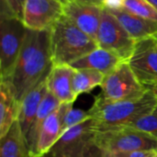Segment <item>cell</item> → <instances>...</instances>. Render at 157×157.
I'll list each match as a JSON object with an SVG mask.
<instances>
[{
  "label": "cell",
  "instance_id": "obj_1",
  "mask_svg": "<svg viewBox=\"0 0 157 157\" xmlns=\"http://www.w3.org/2000/svg\"><path fill=\"white\" fill-rule=\"evenodd\" d=\"M52 67L50 29H27L23 45L11 75L5 80L10 86L16 98H22L41 80L47 77Z\"/></svg>",
  "mask_w": 157,
  "mask_h": 157
},
{
  "label": "cell",
  "instance_id": "obj_2",
  "mask_svg": "<svg viewBox=\"0 0 157 157\" xmlns=\"http://www.w3.org/2000/svg\"><path fill=\"white\" fill-rule=\"evenodd\" d=\"M50 48L52 65H70L98 45L95 39L63 15L50 29Z\"/></svg>",
  "mask_w": 157,
  "mask_h": 157
},
{
  "label": "cell",
  "instance_id": "obj_3",
  "mask_svg": "<svg viewBox=\"0 0 157 157\" xmlns=\"http://www.w3.org/2000/svg\"><path fill=\"white\" fill-rule=\"evenodd\" d=\"M157 104V98L151 88L141 98L131 100L106 102L96 98L87 111L97 131L128 126L147 114Z\"/></svg>",
  "mask_w": 157,
  "mask_h": 157
},
{
  "label": "cell",
  "instance_id": "obj_4",
  "mask_svg": "<svg viewBox=\"0 0 157 157\" xmlns=\"http://www.w3.org/2000/svg\"><path fill=\"white\" fill-rule=\"evenodd\" d=\"M96 134L97 129L90 118L66 131L50 153L54 157H101Z\"/></svg>",
  "mask_w": 157,
  "mask_h": 157
},
{
  "label": "cell",
  "instance_id": "obj_5",
  "mask_svg": "<svg viewBox=\"0 0 157 157\" xmlns=\"http://www.w3.org/2000/svg\"><path fill=\"white\" fill-rule=\"evenodd\" d=\"M96 144L103 152L128 154L137 150L157 149V139L129 126L97 131Z\"/></svg>",
  "mask_w": 157,
  "mask_h": 157
},
{
  "label": "cell",
  "instance_id": "obj_6",
  "mask_svg": "<svg viewBox=\"0 0 157 157\" xmlns=\"http://www.w3.org/2000/svg\"><path fill=\"white\" fill-rule=\"evenodd\" d=\"M100 87L101 92L97 99L106 102L136 99L149 89L138 80L128 62L121 63L105 75Z\"/></svg>",
  "mask_w": 157,
  "mask_h": 157
},
{
  "label": "cell",
  "instance_id": "obj_7",
  "mask_svg": "<svg viewBox=\"0 0 157 157\" xmlns=\"http://www.w3.org/2000/svg\"><path fill=\"white\" fill-rule=\"evenodd\" d=\"M27 28L22 19L1 13L0 23V71L1 79H6L12 73L20 53Z\"/></svg>",
  "mask_w": 157,
  "mask_h": 157
},
{
  "label": "cell",
  "instance_id": "obj_8",
  "mask_svg": "<svg viewBox=\"0 0 157 157\" xmlns=\"http://www.w3.org/2000/svg\"><path fill=\"white\" fill-rule=\"evenodd\" d=\"M135 41L116 17L103 8L97 36L98 47L112 52L122 61L128 62L132 55Z\"/></svg>",
  "mask_w": 157,
  "mask_h": 157
},
{
  "label": "cell",
  "instance_id": "obj_9",
  "mask_svg": "<svg viewBox=\"0 0 157 157\" xmlns=\"http://www.w3.org/2000/svg\"><path fill=\"white\" fill-rule=\"evenodd\" d=\"M138 80L146 87L157 85V38L135 41L132 55L128 61Z\"/></svg>",
  "mask_w": 157,
  "mask_h": 157
},
{
  "label": "cell",
  "instance_id": "obj_10",
  "mask_svg": "<svg viewBox=\"0 0 157 157\" xmlns=\"http://www.w3.org/2000/svg\"><path fill=\"white\" fill-rule=\"evenodd\" d=\"M63 15V5L58 0H26L22 21L31 30H48Z\"/></svg>",
  "mask_w": 157,
  "mask_h": 157
},
{
  "label": "cell",
  "instance_id": "obj_11",
  "mask_svg": "<svg viewBox=\"0 0 157 157\" xmlns=\"http://www.w3.org/2000/svg\"><path fill=\"white\" fill-rule=\"evenodd\" d=\"M102 9L96 5L73 0L63 5V15L97 40Z\"/></svg>",
  "mask_w": 157,
  "mask_h": 157
},
{
  "label": "cell",
  "instance_id": "obj_12",
  "mask_svg": "<svg viewBox=\"0 0 157 157\" xmlns=\"http://www.w3.org/2000/svg\"><path fill=\"white\" fill-rule=\"evenodd\" d=\"M74 103H61L42 123L36 150L31 157H41L49 154L62 136V124L65 114L73 108Z\"/></svg>",
  "mask_w": 157,
  "mask_h": 157
},
{
  "label": "cell",
  "instance_id": "obj_13",
  "mask_svg": "<svg viewBox=\"0 0 157 157\" xmlns=\"http://www.w3.org/2000/svg\"><path fill=\"white\" fill-rule=\"evenodd\" d=\"M75 69L68 64L52 65L47 75V88L61 103H75L77 97L72 88Z\"/></svg>",
  "mask_w": 157,
  "mask_h": 157
},
{
  "label": "cell",
  "instance_id": "obj_14",
  "mask_svg": "<svg viewBox=\"0 0 157 157\" xmlns=\"http://www.w3.org/2000/svg\"><path fill=\"white\" fill-rule=\"evenodd\" d=\"M108 10L116 17L133 40L157 37V21L138 17L124 8Z\"/></svg>",
  "mask_w": 157,
  "mask_h": 157
},
{
  "label": "cell",
  "instance_id": "obj_15",
  "mask_svg": "<svg viewBox=\"0 0 157 157\" xmlns=\"http://www.w3.org/2000/svg\"><path fill=\"white\" fill-rule=\"evenodd\" d=\"M122 62L124 61L114 52L98 47L86 55L73 62L70 66L75 70L95 69L107 75Z\"/></svg>",
  "mask_w": 157,
  "mask_h": 157
},
{
  "label": "cell",
  "instance_id": "obj_16",
  "mask_svg": "<svg viewBox=\"0 0 157 157\" xmlns=\"http://www.w3.org/2000/svg\"><path fill=\"white\" fill-rule=\"evenodd\" d=\"M45 77L41 80L34 88H32L20 101L19 107V114L17 121L22 128L23 132L27 135L34 119L38 109L46 95L48 88Z\"/></svg>",
  "mask_w": 157,
  "mask_h": 157
},
{
  "label": "cell",
  "instance_id": "obj_17",
  "mask_svg": "<svg viewBox=\"0 0 157 157\" xmlns=\"http://www.w3.org/2000/svg\"><path fill=\"white\" fill-rule=\"evenodd\" d=\"M20 102L5 80L0 84V138L4 137L18 119Z\"/></svg>",
  "mask_w": 157,
  "mask_h": 157
},
{
  "label": "cell",
  "instance_id": "obj_18",
  "mask_svg": "<svg viewBox=\"0 0 157 157\" xmlns=\"http://www.w3.org/2000/svg\"><path fill=\"white\" fill-rule=\"evenodd\" d=\"M0 157H29L26 135L18 121H16L7 133L0 138Z\"/></svg>",
  "mask_w": 157,
  "mask_h": 157
},
{
  "label": "cell",
  "instance_id": "obj_19",
  "mask_svg": "<svg viewBox=\"0 0 157 157\" xmlns=\"http://www.w3.org/2000/svg\"><path fill=\"white\" fill-rule=\"evenodd\" d=\"M61 104V102L49 91H47L46 95L44 96L38 111L36 113L35 119L26 135L28 146H29V157H31L36 150V145L38 142V137L40 133V127L46 118L52 113Z\"/></svg>",
  "mask_w": 157,
  "mask_h": 157
},
{
  "label": "cell",
  "instance_id": "obj_20",
  "mask_svg": "<svg viewBox=\"0 0 157 157\" xmlns=\"http://www.w3.org/2000/svg\"><path fill=\"white\" fill-rule=\"evenodd\" d=\"M105 75L95 69L75 70L72 79V88L76 97L90 92L96 86H100Z\"/></svg>",
  "mask_w": 157,
  "mask_h": 157
},
{
  "label": "cell",
  "instance_id": "obj_21",
  "mask_svg": "<svg viewBox=\"0 0 157 157\" xmlns=\"http://www.w3.org/2000/svg\"><path fill=\"white\" fill-rule=\"evenodd\" d=\"M123 8L138 17L157 21V9L146 0H124Z\"/></svg>",
  "mask_w": 157,
  "mask_h": 157
},
{
  "label": "cell",
  "instance_id": "obj_22",
  "mask_svg": "<svg viewBox=\"0 0 157 157\" xmlns=\"http://www.w3.org/2000/svg\"><path fill=\"white\" fill-rule=\"evenodd\" d=\"M128 126L157 139V104L147 114L139 118Z\"/></svg>",
  "mask_w": 157,
  "mask_h": 157
},
{
  "label": "cell",
  "instance_id": "obj_23",
  "mask_svg": "<svg viewBox=\"0 0 157 157\" xmlns=\"http://www.w3.org/2000/svg\"><path fill=\"white\" fill-rule=\"evenodd\" d=\"M90 119V116L87 111L81 109H75L72 108L64 116L63 124H62V135L68 131L69 129L84 122L85 121Z\"/></svg>",
  "mask_w": 157,
  "mask_h": 157
},
{
  "label": "cell",
  "instance_id": "obj_24",
  "mask_svg": "<svg viewBox=\"0 0 157 157\" xmlns=\"http://www.w3.org/2000/svg\"><path fill=\"white\" fill-rule=\"evenodd\" d=\"M26 0H2V13H8L22 19Z\"/></svg>",
  "mask_w": 157,
  "mask_h": 157
},
{
  "label": "cell",
  "instance_id": "obj_25",
  "mask_svg": "<svg viewBox=\"0 0 157 157\" xmlns=\"http://www.w3.org/2000/svg\"><path fill=\"white\" fill-rule=\"evenodd\" d=\"M156 155L157 149H144L128 153L126 157H155Z\"/></svg>",
  "mask_w": 157,
  "mask_h": 157
},
{
  "label": "cell",
  "instance_id": "obj_26",
  "mask_svg": "<svg viewBox=\"0 0 157 157\" xmlns=\"http://www.w3.org/2000/svg\"><path fill=\"white\" fill-rule=\"evenodd\" d=\"M124 0H104L103 8L106 9H119L123 8Z\"/></svg>",
  "mask_w": 157,
  "mask_h": 157
},
{
  "label": "cell",
  "instance_id": "obj_27",
  "mask_svg": "<svg viewBox=\"0 0 157 157\" xmlns=\"http://www.w3.org/2000/svg\"><path fill=\"white\" fill-rule=\"evenodd\" d=\"M101 157H126V154L103 151V152H101Z\"/></svg>",
  "mask_w": 157,
  "mask_h": 157
},
{
  "label": "cell",
  "instance_id": "obj_28",
  "mask_svg": "<svg viewBox=\"0 0 157 157\" xmlns=\"http://www.w3.org/2000/svg\"><path fill=\"white\" fill-rule=\"evenodd\" d=\"M78 1H81V2H84V3L92 4V5H96V6H98L103 8L104 0H78Z\"/></svg>",
  "mask_w": 157,
  "mask_h": 157
},
{
  "label": "cell",
  "instance_id": "obj_29",
  "mask_svg": "<svg viewBox=\"0 0 157 157\" xmlns=\"http://www.w3.org/2000/svg\"><path fill=\"white\" fill-rule=\"evenodd\" d=\"M146 1H148L150 4H152V5L157 9V0H146Z\"/></svg>",
  "mask_w": 157,
  "mask_h": 157
},
{
  "label": "cell",
  "instance_id": "obj_30",
  "mask_svg": "<svg viewBox=\"0 0 157 157\" xmlns=\"http://www.w3.org/2000/svg\"><path fill=\"white\" fill-rule=\"evenodd\" d=\"M151 89L153 90V92L155 93V95L156 96V98H157V85L156 86H154L153 87H151Z\"/></svg>",
  "mask_w": 157,
  "mask_h": 157
},
{
  "label": "cell",
  "instance_id": "obj_31",
  "mask_svg": "<svg viewBox=\"0 0 157 157\" xmlns=\"http://www.w3.org/2000/svg\"><path fill=\"white\" fill-rule=\"evenodd\" d=\"M58 1H60L63 5H64V4H66V3H68L70 1H73V0H58Z\"/></svg>",
  "mask_w": 157,
  "mask_h": 157
},
{
  "label": "cell",
  "instance_id": "obj_32",
  "mask_svg": "<svg viewBox=\"0 0 157 157\" xmlns=\"http://www.w3.org/2000/svg\"><path fill=\"white\" fill-rule=\"evenodd\" d=\"M41 157H54L51 153H49V154H47V155H43V156Z\"/></svg>",
  "mask_w": 157,
  "mask_h": 157
},
{
  "label": "cell",
  "instance_id": "obj_33",
  "mask_svg": "<svg viewBox=\"0 0 157 157\" xmlns=\"http://www.w3.org/2000/svg\"><path fill=\"white\" fill-rule=\"evenodd\" d=\"M155 157H157V155H156V156H155Z\"/></svg>",
  "mask_w": 157,
  "mask_h": 157
},
{
  "label": "cell",
  "instance_id": "obj_34",
  "mask_svg": "<svg viewBox=\"0 0 157 157\" xmlns=\"http://www.w3.org/2000/svg\"><path fill=\"white\" fill-rule=\"evenodd\" d=\"M156 38H157V37H156Z\"/></svg>",
  "mask_w": 157,
  "mask_h": 157
}]
</instances>
